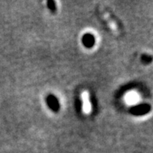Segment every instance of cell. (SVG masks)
I'll use <instances>...</instances> for the list:
<instances>
[{
	"mask_svg": "<svg viewBox=\"0 0 153 153\" xmlns=\"http://www.w3.org/2000/svg\"><path fill=\"white\" fill-rule=\"evenodd\" d=\"M137 99H138V96H137V94L134 92L129 93V94L127 95V97H126V100H127V102L129 103V104H134V103H135L137 102Z\"/></svg>",
	"mask_w": 153,
	"mask_h": 153,
	"instance_id": "cell-6",
	"label": "cell"
},
{
	"mask_svg": "<svg viewBox=\"0 0 153 153\" xmlns=\"http://www.w3.org/2000/svg\"><path fill=\"white\" fill-rule=\"evenodd\" d=\"M150 110V106L149 105H141L134 107L131 109V113L134 115H143L147 113Z\"/></svg>",
	"mask_w": 153,
	"mask_h": 153,
	"instance_id": "cell-2",
	"label": "cell"
},
{
	"mask_svg": "<svg viewBox=\"0 0 153 153\" xmlns=\"http://www.w3.org/2000/svg\"><path fill=\"white\" fill-rule=\"evenodd\" d=\"M83 102V111L85 113H89L91 111V104L89 101L88 93L87 91H84L81 95Z\"/></svg>",
	"mask_w": 153,
	"mask_h": 153,
	"instance_id": "cell-1",
	"label": "cell"
},
{
	"mask_svg": "<svg viewBox=\"0 0 153 153\" xmlns=\"http://www.w3.org/2000/svg\"><path fill=\"white\" fill-rule=\"evenodd\" d=\"M83 43L88 48L92 47L95 43V38L91 34H86L83 37Z\"/></svg>",
	"mask_w": 153,
	"mask_h": 153,
	"instance_id": "cell-5",
	"label": "cell"
},
{
	"mask_svg": "<svg viewBox=\"0 0 153 153\" xmlns=\"http://www.w3.org/2000/svg\"><path fill=\"white\" fill-rule=\"evenodd\" d=\"M48 8L52 10H56V5H55V2L53 1H48Z\"/></svg>",
	"mask_w": 153,
	"mask_h": 153,
	"instance_id": "cell-7",
	"label": "cell"
},
{
	"mask_svg": "<svg viewBox=\"0 0 153 153\" xmlns=\"http://www.w3.org/2000/svg\"><path fill=\"white\" fill-rule=\"evenodd\" d=\"M47 102H48V106L50 107L51 109L54 111H57L59 108V102L56 97L53 96V95H49L47 99Z\"/></svg>",
	"mask_w": 153,
	"mask_h": 153,
	"instance_id": "cell-4",
	"label": "cell"
},
{
	"mask_svg": "<svg viewBox=\"0 0 153 153\" xmlns=\"http://www.w3.org/2000/svg\"><path fill=\"white\" fill-rule=\"evenodd\" d=\"M102 15L104 16L105 20L108 22L109 26H110V28L112 29L113 31H115V32H118V27H117V23L115 22L114 20H113V18H112L110 15L108 13V12H106V11H103Z\"/></svg>",
	"mask_w": 153,
	"mask_h": 153,
	"instance_id": "cell-3",
	"label": "cell"
}]
</instances>
